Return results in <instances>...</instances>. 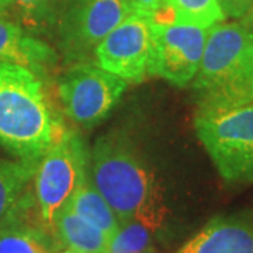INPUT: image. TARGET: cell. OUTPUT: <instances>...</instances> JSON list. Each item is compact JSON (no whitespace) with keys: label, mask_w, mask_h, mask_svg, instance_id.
Masks as SVG:
<instances>
[{"label":"cell","mask_w":253,"mask_h":253,"mask_svg":"<svg viewBox=\"0 0 253 253\" xmlns=\"http://www.w3.org/2000/svg\"><path fill=\"white\" fill-rule=\"evenodd\" d=\"M132 13L152 16L163 7V0H124Z\"/></svg>","instance_id":"20"},{"label":"cell","mask_w":253,"mask_h":253,"mask_svg":"<svg viewBox=\"0 0 253 253\" xmlns=\"http://www.w3.org/2000/svg\"><path fill=\"white\" fill-rule=\"evenodd\" d=\"M241 23L253 34V3L252 6L249 7V10L246 11V14L241 18Z\"/></svg>","instance_id":"21"},{"label":"cell","mask_w":253,"mask_h":253,"mask_svg":"<svg viewBox=\"0 0 253 253\" xmlns=\"http://www.w3.org/2000/svg\"><path fill=\"white\" fill-rule=\"evenodd\" d=\"M68 208L76 215L90 222L91 225L97 226L109 238L114 235V232L120 226V219L116 212L110 207L107 200L101 196V193L93 184L90 168L81 187L73 194Z\"/></svg>","instance_id":"14"},{"label":"cell","mask_w":253,"mask_h":253,"mask_svg":"<svg viewBox=\"0 0 253 253\" xmlns=\"http://www.w3.org/2000/svg\"><path fill=\"white\" fill-rule=\"evenodd\" d=\"M56 253H76V252H73V251H69V249H59V251H58Z\"/></svg>","instance_id":"23"},{"label":"cell","mask_w":253,"mask_h":253,"mask_svg":"<svg viewBox=\"0 0 253 253\" xmlns=\"http://www.w3.org/2000/svg\"><path fill=\"white\" fill-rule=\"evenodd\" d=\"M66 129L45 79L0 61V148L16 159L38 163Z\"/></svg>","instance_id":"1"},{"label":"cell","mask_w":253,"mask_h":253,"mask_svg":"<svg viewBox=\"0 0 253 253\" xmlns=\"http://www.w3.org/2000/svg\"><path fill=\"white\" fill-rule=\"evenodd\" d=\"M10 3L11 0H0V17L6 18V16L9 14Z\"/></svg>","instance_id":"22"},{"label":"cell","mask_w":253,"mask_h":253,"mask_svg":"<svg viewBox=\"0 0 253 253\" xmlns=\"http://www.w3.org/2000/svg\"><path fill=\"white\" fill-rule=\"evenodd\" d=\"M59 249L54 232L38 214L33 191L27 189L0 219V253H56Z\"/></svg>","instance_id":"10"},{"label":"cell","mask_w":253,"mask_h":253,"mask_svg":"<svg viewBox=\"0 0 253 253\" xmlns=\"http://www.w3.org/2000/svg\"><path fill=\"white\" fill-rule=\"evenodd\" d=\"M62 0H11L9 14L28 33H54ZM7 14V16H9Z\"/></svg>","instance_id":"15"},{"label":"cell","mask_w":253,"mask_h":253,"mask_svg":"<svg viewBox=\"0 0 253 253\" xmlns=\"http://www.w3.org/2000/svg\"><path fill=\"white\" fill-rule=\"evenodd\" d=\"M225 17L242 18L252 6L253 0H218Z\"/></svg>","instance_id":"19"},{"label":"cell","mask_w":253,"mask_h":253,"mask_svg":"<svg viewBox=\"0 0 253 253\" xmlns=\"http://www.w3.org/2000/svg\"><path fill=\"white\" fill-rule=\"evenodd\" d=\"M52 232L61 249L76 253H107L109 249V236L69 208L55 221Z\"/></svg>","instance_id":"13"},{"label":"cell","mask_w":253,"mask_h":253,"mask_svg":"<svg viewBox=\"0 0 253 253\" xmlns=\"http://www.w3.org/2000/svg\"><path fill=\"white\" fill-rule=\"evenodd\" d=\"M193 90L197 109L253 104V34L241 21L208 28Z\"/></svg>","instance_id":"3"},{"label":"cell","mask_w":253,"mask_h":253,"mask_svg":"<svg viewBox=\"0 0 253 253\" xmlns=\"http://www.w3.org/2000/svg\"><path fill=\"white\" fill-rule=\"evenodd\" d=\"M154 49V17L131 13L103 38L94 63L126 82L145 81Z\"/></svg>","instance_id":"9"},{"label":"cell","mask_w":253,"mask_h":253,"mask_svg":"<svg viewBox=\"0 0 253 253\" xmlns=\"http://www.w3.org/2000/svg\"><path fill=\"white\" fill-rule=\"evenodd\" d=\"M90 154L81 132L66 129L41 156L33 177V194L38 214L48 229L65 211L89 173Z\"/></svg>","instance_id":"5"},{"label":"cell","mask_w":253,"mask_h":253,"mask_svg":"<svg viewBox=\"0 0 253 253\" xmlns=\"http://www.w3.org/2000/svg\"><path fill=\"white\" fill-rule=\"evenodd\" d=\"M36 162L10 161L0 156V219L27 191L37 170Z\"/></svg>","instance_id":"16"},{"label":"cell","mask_w":253,"mask_h":253,"mask_svg":"<svg viewBox=\"0 0 253 253\" xmlns=\"http://www.w3.org/2000/svg\"><path fill=\"white\" fill-rule=\"evenodd\" d=\"M177 253H253V214L212 218Z\"/></svg>","instance_id":"11"},{"label":"cell","mask_w":253,"mask_h":253,"mask_svg":"<svg viewBox=\"0 0 253 253\" xmlns=\"http://www.w3.org/2000/svg\"><path fill=\"white\" fill-rule=\"evenodd\" d=\"M154 232L141 221H123L110 238L107 253H154Z\"/></svg>","instance_id":"18"},{"label":"cell","mask_w":253,"mask_h":253,"mask_svg":"<svg viewBox=\"0 0 253 253\" xmlns=\"http://www.w3.org/2000/svg\"><path fill=\"white\" fill-rule=\"evenodd\" d=\"M124 79L91 61L68 63L56 79V94L65 116L90 129L109 117L126 90Z\"/></svg>","instance_id":"7"},{"label":"cell","mask_w":253,"mask_h":253,"mask_svg":"<svg viewBox=\"0 0 253 253\" xmlns=\"http://www.w3.org/2000/svg\"><path fill=\"white\" fill-rule=\"evenodd\" d=\"M93 184L123 221L161 229L166 215L161 186L136 145L121 132L100 136L90 152Z\"/></svg>","instance_id":"2"},{"label":"cell","mask_w":253,"mask_h":253,"mask_svg":"<svg viewBox=\"0 0 253 253\" xmlns=\"http://www.w3.org/2000/svg\"><path fill=\"white\" fill-rule=\"evenodd\" d=\"M194 128L224 180L252 183L253 104L197 109Z\"/></svg>","instance_id":"4"},{"label":"cell","mask_w":253,"mask_h":253,"mask_svg":"<svg viewBox=\"0 0 253 253\" xmlns=\"http://www.w3.org/2000/svg\"><path fill=\"white\" fill-rule=\"evenodd\" d=\"M163 6L174 20L203 28L225 21V14L218 0H163Z\"/></svg>","instance_id":"17"},{"label":"cell","mask_w":253,"mask_h":253,"mask_svg":"<svg viewBox=\"0 0 253 253\" xmlns=\"http://www.w3.org/2000/svg\"><path fill=\"white\" fill-rule=\"evenodd\" d=\"M208 28L174 18H154V49L149 76L184 87L196 78L204 54Z\"/></svg>","instance_id":"8"},{"label":"cell","mask_w":253,"mask_h":253,"mask_svg":"<svg viewBox=\"0 0 253 253\" xmlns=\"http://www.w3.org/2000/svg\"><path fill=\"white\" fill-rule=\"evenodd\" d=\"M0 61L26 66L46 79L59 61V55L44 40L17 23L0 17Z\"/></svg>","instance_id":"12"},{"label":"cell","mask_w":253,"mask_h":253,"mask_svg":"<svg viewBox=\"0 0 253 253\" xmlns=\"http://www.w3.org/2000/svg\"><path fill=\"white\" fill-rule=\"evenodd\" d=\"M131 13L124 0H62L54 34L63 61L94 59L103 38Z\"/></svg>","instance_id":"6"}]
</instances>
